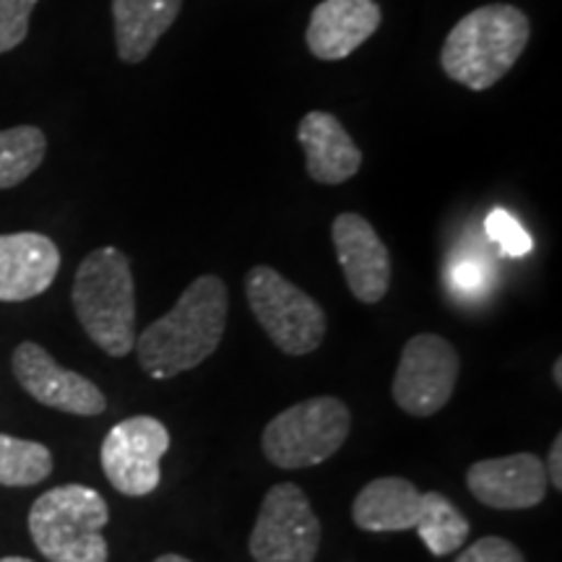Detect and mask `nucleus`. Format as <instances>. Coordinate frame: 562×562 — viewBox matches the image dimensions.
Segmentation results:
<instances>
[{"mask_svg":"<svg viewBox=\"0 0 562 562\" xmlns=\"http://www.w3.org/2000/svg\"><path fill=\"white\" fill-rule=\"evenodd\" d=\"M229 292L214 273H203L188 284L175 307L136 339L138 364L154 381L199 368L220 349L227 328Z\"/></svg>","mask_w":562,"mask_h":562,"instance_id":"1","label":"nucleus"},{"mask_svg":"<svg viewBox=\"0 0 562 562\" xmlns=\"http://www.w3.org/2000/svg\"><path fill=\"white\" fill-rule=\"evenodd\" d=\"M60 250L40 232L0 235V302H26L53 286Z\"/></svg>","mask_w":562,"mask_h":562,"instance_id":"13","label":"nucleus"},{"mask_svg":"<svg viewBox=\"0 0 562 562\" xmlns=\"http://www.w3.org/2000/svg\"><path fill=\"white\" fill-rule=\"evenodd\" d=\"M0 562H32V560H26V558H3Z\"/></svg>","mask_w":562,"mask_h":562,"instance_id":"28","label":"nucleus"},{"mask_svg":"<svg viewBox=\"0 0 562 562\" xmlns=\"http://www.w3.org/2000/svg\"><path fill=\"white\" fill-rule=\"evenodd\" d=\"M531 40L529 16L510 3H490L467 13L448 32L440 50L446 76L472 91L492 89L510 74Z\"/></svg>","mask_w":562,"mask_h":562,"instance_id":"2","label":"nucleus"},{"mask_svg":"<svg viewBox=\"0 0 562 562\" xmlns=\"http://www.w3.org/2000/svg\"><path fill=\"white\" fill-rule=\"evenodd\" d=\"M456 562H526L524 552L503 537H482L480 542L469 544Z\"/></svg>","mask_w":562,"mask_h":562,"instance_id":"24","label":"nucleus"},{"mask_svg":"<svg viewBox=\"0 0 562 562\" xmlns=\"http://www.w3.org/2000/svg\"><path fill=\"white\" fill-rule=\"evenodd\" d=\"M40 0H0V55L11 53L30 34V19Z\"/></svg>","mask_w":562,"mask_h":562,"instance_id":"23","label":"nucleus"},{"mask_svg":"<svg viewBox=\"0 0 562 562\" xmlns=\"http://www.w3.org/2000/svg\"><path fill=\"white\" fill-rule=\"evenodd\" d=\"M245 294L258 326L284 355H311L326 339L323 307L271 266H256L248 271Z\"/></svg>","mask_w":562,"mask_h":562,"instance_id":"6","label":"nucleus"},{"mask_svg":"<svg viewBox=\"0 0 562 562\" xmlns=\"http://www.w3.org/2000/svg\"><path fill=\"white\" fill-rule=\"evenodd\" d=\"M552 372H554V385H558V389H562V357H558V360H554Z\"/></svg>","mask_w":562,"mask_h":562,"instance_id":"26","label":"nucleus"},{"mask_svg":"<svg viewBox=\"0 0 562 562\" xmlns=\"http://www.w3.org/2000/svg\"><path fill=\"white\" fill-rule=\"evenodd\" d=\"M467 487L476 501L495 510H526L544 501L550 482L542 459L533 453H513L472 463Z\"/></svg>","mask_w":562,"mask_h":562,"instance_id":"12","label":"nucleus"},{"mask_svg":"<svg viewBox=\"0 0 562 562\" xmlns=\"http://www.w3.org/2000/svg\"><path fill=\"white\" fill-rule=\"evenodd\" d=\"M383 21L375 0H321L315 5L305 40L318 60H344L362 47Z\"/></svg>","mask_w":562,"mask_h":562,"instance_id":"14","label":"nucleus"},{"mask_svg":"<svg viewBox=\"0 0 562 562\" xmlns=\"http://www.w3.org/2000/svg\"><path fill=\"white\" fill-rule=\"evenodd\" d=\"M154 562H191V560L180 558V554H161V558H157Z\"/></svg>","mask_w":562,"mask_h":562,"instance_id":"27","label":"nucleus"},{"mask_svg":"<svg viewBox=\"0 0 562 562\" xmlns=\"http://www.w3.org/2000/svg\"><path fill=\"white\" fill-rule=\"evenodd\" d=\"M430 505V492H419L404 476H378L364 484L351 503V521L357 529L391 533L417 529Z\"/></svg>","mask_w":562,"mask_h":562,"instance_id":"16","label":"nucleus"},{"mask_svg":"<svg viewBox=\"0 0 562 562\" xmlns=\"http://www.w3.org/2000/svg\"><path fill=\"white\" fill-rule=\"evenodd\" d=\"M336 258L349 292L364 305H375L391 286V256L372 224L360 214L344 211L331 227Z\"/></svg>","mask_w":562,"mask_h":562,"instance_id":"11","label":"nucleus"},{"mask_svg":"<svg viewBox=\"0 0 562 562\" xmlns=\"http://www.w3.org/2000/svg\"><path fill=\"white\" fill-rule=\"evenodd\" d=\"M321 537V521L305 492L281 482L266 492L248 550L256 562H315Z\"/></svg>","mask_w":562,"mask_h":562,"instance_id":"7","label":"nucleus"},{"mask_svg":"<svg viewBox=\"0 0 562 562\" xmlns=\"http://www.w3.org/2000/svg\"><path fill=\"white\" fill-rule=\"evenodd\" d=\"M108 501L87 484L47 490L30 510L32 542L50 562H108Z\"/></svg>","mask_w":562,"mask_h":562,"instance_id":"4","label":"nucleus"},{"mask_svg":"<svg viewBox=\"0 0 562 562\" xmlns=\"http://www.w3.org/2000/svg\"><path fill=\"white\" fill-rule=\"evenodd\" d=\"M170 442V430L149 414L117 422L102 440V472L125 497L151 495L161 482L159 463Z\"/></svg>","mask_w":562,"mask_h":562,"instance_id":"9","label":"nucleus"},{"mask_svg":"<svg viewBox=\"0 0 562 562\" xmlns=\"http://www.w3.org/2000/svg\"><path fill=\"white\" fill-rule=\"evenodd\" d=\"M13 375L34 402L50 409L76 414V417H97L108 409V398L89 378L60 368L45 347L34 341L19 344L11 357Z\"/></svg>","mask_w":562,"mask_h":562,"instance_id":"10","label":"nucleus"},{"mask_svg":"<svg viewBox=\"0 0 562 562\" xmlns=\"http://www.w3.org/2000/svg\"><path fill=\"white\" fill-rule=\"evenodd\" d=\"M53 474L50 448L34 440L11 438L0 432V484L32 487Z\"/></svg>","mask_w":562,"mask_h":562,"instance_id":"19","label":"nucleus"},{"mask_svg":"<svg viewBox=\"0 0 562 562\" xmlns=\"http://www.w3.org/2000/svg\"><path fill=\"white\" fill-rule=\"evenodd\" d=\"M469 531H472L469 518L442 492H430V505H427L425 518L417 526L422 544L435 558H446V554L461 550L469 539Z\"/></svg>","mask_w":562,"mask_h":562,"instance_id":"20","label":"nucleus"},{"mask_svg":"<svg viewBox=\"0 0 562 562\" xmlns=\"http://www.w3.org/2000/svg\"><path fill=\"white\" fill-rule=\"evenodd\" d=\"M484 229H487V237L501 248L503 256L524 258L533 250V240L529 232H526L521 224H518L516 216H510L505 209L490 211V216L484 220Z\"/></svg>","mask_w":562,"mask_h":562,"instance_id":"21","label":"nucleus"},{"mask_svg":"<svg viewBox=\"0 0 562 562\" xmlns=\"http://www.w3.org/2000/svg\"><path fill=\"white\" fill-rule=\"evenodd\" d=\"M349 406L336 396H313L277 414L261 435L263 456L279 469H311L347 442Z\"/></svg>","mask_w":562,"mask_h":562,"instance_id":"5","label":"nucleus"},{"mask_svg":"<svg viewBox=\"0 0 562 562\" xmlns=\"http://www.w3.org/2000/svg\"><path fill=\"white\" fill-rule=\"evenodd\" d=\"M461 372V357L438 334H417L406 341L393 375V402L409 417H432L451 402Z\"/></svg>","mask_w":562,"mask_h":562,"instance_id":"8","label":"nucleus"},{"mask_svg":"<svg viewBox=\"0 0 562 562\" xmlns=\"http://www.w3.org/2000/svg\"><path fill=\"white\" fill-rule=\"evenodd\" d=\"M547 482H552L554 490H562V435L552 440V448H550V456H547Z\"/></svg>","mask_w":562,"mask_h":562,"instance_id":"25","label":"nucleus"},{"mask_svg":"<svg viewBox=\"0 0 562 562\" xmlns=\"http://www.w3.org/2000/svg\"><path fill=\"white\" fill-rule=\"evenodd\" d=\"M47 154V136L37 125L0 131V191L16 188L40 170Z\"/></svg>","mask_w":562,"mask_h":562,"instance_id":"18","label":"nucleus"},{"mask_svg":"<svg viewBox=\"0 0 562 562\" xmlns=\"http://www.w3.org/2000/svg\"><path fill=\"white\" fill-rule=\"evenodd\" d=\"M297 140L305 151L307 175L321 186H341L360 172V146L331 112H307L297 125Z\"/></svg>","mask_w":562,"mask_h":562,"instance_id":"15","label":"nucleus"},{"mask_svg":"<svg viewBox=\"0 0 562 562\" xmlns=\"http://www.w3.org/2000/svg\"><path fill=\"white\" fill-rule=\"evenodd\" d=\"M76 318L104 355H131L136 347V284L123 250L104 245L79 263L74 279Z\"/></svg>","mask_w":562,"mask_h":562,"instance_id":"3","label":"nucleus"},{"mask_svg":"<svg viewBox=\"0 0 562 562\" xmlns=\"http://www.w3.org/2000/svg\"><path fill=\"white\" fill-rule=\"evenodd\" d=\"M446 284L461 297H476L490 286V269L474 252H461L446 269Z\"/></svg>","mask_w":562,"mask_h":562,"instance_id":"22","label":"nucleus"},{"mask_svg":"<svg viewBox=\"0 0 562 562\" xmlns=\"http://www.w3.org/2000/svg\"><path fill=\"white\" fill-rule=\"evenodd\" d=\"M182 0H112L117 58L138 66L178 21Z\"/></svg>","mask_w":562,"mask_h":562,"instance_id":"17","label":"nucleus"}]
</instances>
